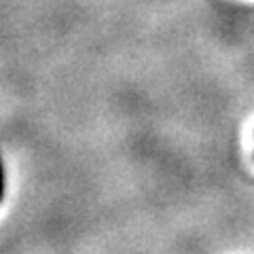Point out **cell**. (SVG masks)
I'll use <instances>...</instances> for the list:
<instances>
[{
  "instance_id": "cell-1",
  "label": "cell",
  "mask_w": 254,
  "mask_h": 254,
  "mask_svg": "<svg viewBox=\"0 0 254 254\" xmlns=\"http://www.w3.org/2000/svg\"><path fill=\"white\" fill-rule=\"evenodd\" d=\"M4 199V165L2 159H0V201Z\"/></svg>"
}]
</instances>
